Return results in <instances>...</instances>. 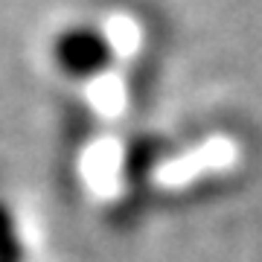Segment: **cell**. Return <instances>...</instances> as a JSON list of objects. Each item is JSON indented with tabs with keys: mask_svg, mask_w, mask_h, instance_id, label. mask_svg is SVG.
<instances>
[{
	"mask_svg": "<svg viewBox=\"0 0 262 262\" xmlns=\"http://www.w3.org/2000/svg\"><path fill=\"white\" fill-rule=\"evenodd\" d=\"M50 58L61 76L73 82H91L111 70L117 50L111 44V35L99 24L79 20V24H67L53 35Z\"/></svg>",
	"mask_w": 262,
	"mask_h": 262,
	"instance_id": "1",
	"label": "cell"
},
{
	"mask_svg": "<svg viewBox=\"0 0 262 262\" xmlns=\"http://www.w3.org/2000/svg\"><path fill=\"white\" fill-rule=\"evenodd\" d=\"M24 239L18 230V219L6 201H0V262H24Z\"/></svg>",
	"mask_w": 262,
	"mask_h": 262,
	"instance_id": "2",
	"label": "cell"
}]
</instances>
